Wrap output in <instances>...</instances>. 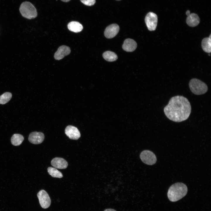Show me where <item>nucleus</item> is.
Instances as JSON below:
<instances>
[{"label":"nucleus","mask_w":211,"mask_h":211,"mask_svg":"<svg viewBox=\"0 0 211 211\" xmlns=\"http://www.w3.org/2000/svg\"><path fill=\"white\" fill-rule=\"evenodd\" d=\"M202 48L204 51L210 53L211 51V35L209 37L203 38L201 42Z\"/></svg>","instance_id":"obj_16"},{"label":"nucleus","mask_w":211,"mask_h":211,"mask_svg":"<svg viewBox=\"0 0 211 211\" xmlns=\"http://www.w3.org/2000/svg\"><path fill=\"white\" fill-rule=\"evenodd\" d=\"M187 16L186 22L189 26L194 27L197 26L199 23L200 19L197 14L193 13H191Z\"/></svg>","instance_id":"obj_14"},{"label":"nucleus","mask_w":211,"mask_h":211,"mask_svg":"<svg viewBox=\"0 0 211 211\" xmlns=\"http://www.w3.org/2000/svg\"><path fill=\"white\" fill-rule=\"evenodd\" d=\"M41 206L44 209L48 208L51 204V200L47 192L43 190H40L37 194Z\"/></svg>","instance_id":"obj_7"},{"label":"nucleus","mask_w":211,"mask_h":211,"mask_svg":"<svg viewBox=\"0 0 211 211\" xmlns=\"http://www.w3.org/2000/svg\"><path fill=\"white\" fill-rule=\"evenodd\" d=\"M12 94L9 92H6L0 96V104H4L8 102L12 97Z\"/></svg>","instance_id":"obj_20"},{"label":"nucleus","mask_w":211,"mask_h":211,"mask_svg":"<svg viewBox=\"0 0 211 211\" xmlns=\"http://www.w3.org/2000/svg\"><path fill=\"white\" fill-rule=\"evenodd\" d=\"M45 138L43 133L40 132H33L29 135L28 139L31 143L39 144L42 143Z\"/></svg>","instance_id":"obj_10"},{"label":"nucleus","mask_w":211,"mask_h":211,"mask_svg":"<svg viewBox=\"0 0 211 211\" xmlns=\"http://www.w3.org/2000/svg\"><path fill=\"white\" fill-rule=\"evenodd\" d=\"M145 21L149 30H156L157 25V16L155 13L149 12L145 16Z\"/></svg>","instance_id":"obj_6"},{"label":"nucleus","mask_w":211,"mask_h":211,"mask_svg":"<svg viewBox=\"0 0 211 211\" xmlns=\"http://www.w3.org/2000/svg\"><path fill=\"white\" fill-rule=\"evenodd\" d=\"M24 139L23 136L20 134H15L12 136L11 142L12 144L17 146L20 145Z\"/></svg>","instance_id":"obj_17"},{"label":"nucleus","mask_w":211,"mask_h":211,"mask_svg":"<svg viewBox=\"0 0 211 211\" xmlns=\"http://www.w3.org/2000/svg\"><path fill=\"white\" fill-rule=\"evenodd\" d=\"M119 29V27L117 24H111L106 28L104 32L105 36L107 38H112L117 34Z\"/></svg>","instance_id":"obj_9"},{"label":"nucleus","mask_w":211,"mask_h":211,"mask_svg":"<svg viewBox=\"0 0 211 211\" xmlns=\"http://www.w3.org/2000/svg\"><path fill=\"white\" fill-rule=\"evenodd\" d=\"M62 1L64 2H67L69 1L70 0H61Z\"/></svg>","instance_id":"obj_24"},{"label":"nucleus","mask_w":211,"mask_h":211,"mask_svg":"<svg viewBox=\"0 0 211 211\" xmlns=\"http://www.w3.org/2000/svg\"><path fill=\"white\" fill-rule=\"evenodd\" d=\"M67 27L69 30L74 33L79 32L83 29L82 25L79 23L75 21H72L69 23Z\"/></svg>","instance_id":"obj_15"},{"label":"nucleus","mask_w":211,"mask_h":211,"mask_svg":"<svg viewBox=\"0 0 211 211\" xmlns=\"http://www.w3.org/2000/svg\"><path fill=\"white\" fill-rule=\"evenodd\" d=\"M103 56L105 59L108 62H113L118 59L117 55L115 53L109 51L104 52Z\"/></svg>","instance_id":"obj_18"},{"label":"nucleus","mask_w":211,"mask_h":211,"mask_svg":"<svg viewBox=\"0 0 211 211\" xmlns=\"http://www.w3.org/2000/svg\"><path fill=\"white\" fill-rule=\"evenodd\" d=\"M71 52L70 48L65 45L59 47L55 53L54 58L56 60H59L65 56L69 55Z\"/></svg>","instance_id":"obj_11"},{"label":"nucleus","mask_w":211,"mask_h":211,"mask_svg":"<svg viewBox=\"0 0 211 211\" xmlns=\"http://www.w3.org/2000/svg\"><path fill=\"white\" fill-rule=\"evenodd\" d=\"M137 47V44L133 40L128 38L124 41L122 47L123 49L127 52H132L134 51Z\"/></svg>","instance_id":"obj_13"},{"label":"nucleus","mask_w":211,"mask_h":211,"mask_svg":"<svg viewBox=\"0 0 211 211\" xmlns=\"http://www.w3.org/2000/svg\"><path fill=\"white\" fill-rule=\"evenodd\" d=\"M51 164L56 169H63L67 168L68 165L67 162L64 159L60 157H55L51 161Z\"/></svg>","instance_id":"obj_12"},{"label":"nucleus","mask_w":211,"mask_h":211,"mask_svg":"<svg viewBox=\"0 0 211 211\" xmlns=\"http://www.w3.org/2000/svg\"><path fill=\"white\" fill-rule=\"evenodd\" d=\"M19 11L21 15L26 18L31 19L37 16V12L35 6L30 2L25 1L21 5Z\"/></svg>","instance_id":"obj_3"},{"label":"nucleus","mask_w":211,"mask_h":211,"mask_svg":"<svg viewBox=\"0 0 211 211\" xmlns=\"http://www.w3.org/2000/svg\"><path fill=\"white\" fill-rule=\"evenodd\" d=\"M188 188L186 185L182 183H177L169 188L167 196L171 201H177L184 197L187 193Z\"/></svg>","instance_id":"obj_2"},{"label":"nucleus","mask_w":211,"mask_h":211,"mask_svg":"<svg viewBox=\"0 0 211 211\" xmlns=\"http://www.w3.org/2000/svg\"><path fill=\"white\" fill-rule=\"evenodd\" d=\"M190 102L186 97L181 96L172 97L164 108V113L170 120L180 122L186 120L191 112Z\"/></svg>","instance_id":"obj_1"},{"label":"nucleus","mask_w":211,"mask_h":211,"mask_svg":"<svg viewBox=\"0 0 211 211\" xmlns=\"http://www.w3.org/2000/svg\"><path fill=\"white\" fill-rule=\"evenodd\" d=\"M65 133L69 139H78L81 136L80 133L77 128L72 125H68L66 127Z\"/></svg>","instance_id":"obj_8"},{"label":"nucleus","mask_w":211,"mask_h":211,"mask_svg":"<svg viewBox=\"0 0 211 211\" xmlns=\"http://www.w3.org/2000/svg\"><path fill=\"white\" fill-rule=\"evenodd\" d=\"M47 170L49 174L52 177L60 178L63 176L62 173L55 168L50 167Z\"/></svg>","instance_id":"obj_19"},{"label":"nucleus","mask_w":211,"mask_h":211,"mask_svg":"<svg viewBox=\"0 0 211 211\" xmlns=\"http://www.w3.org/2000/svg\"><path fill=\"white\" fill-rule=\"evenodd\" d=\"M191 91L196 95H201L205 93L208 88L206 84L200 80L193 78L191 79L189 83Z\"/></svg>","instance_id":"obj_4"},{"label":"nucleus","mask_w":211,"mask_h":211,"mask_svg":"<svg viewBox=\"0 0 211 211\" xmlns=\"http://www.w3.org/2000/svg\"><path fill=\"white\" fill-rule=\"evenodd\" d=\"M190 13V12L189 10H188L186 11V14L187 16Z\"/></svg>","instance_id":"obj_23"},{"label":"nucleus","mask_w":211,"mask_h":211,"mask_svg":"<svg viewBox=\"0 0 211 211\" xmlns=\"http://www.w3.org/2000/svg\"><path fill=\"white\" fill-rule=\"evenodd\" d=\"M81 2L86 5L91 6L94 4L96 0H80Z\"/></svg>","instance_id":"obj_21"},{"label":"nucleus","mask_w":211,"mask_h":211,"mask_svg":"<svg viewBox=\"0 0 211 211\" xmlns=\"http://www.w3.org/2000/svg\"><path fill=\"white\" fill-rule=\"evenodd\" d=\"M104 211H116L114 209H107L105 210Z\"/></svg>","instance_id":"obj_22"},{"label":"nucleus","mask_w":211,"mask_h":211,"mask_svg":"<svg viewBox=\"0 0 211 211\" xmlns=\"http://www.w3.org/2000/svg\"><path fill=\"white\" fill-rule=\"evenodd\" d=\"M140 157L142 161L148 165H153L156 161V158L155 154L149 150H144L140 154Z\"/></svg>","instance_id":"obj_5"}]
</instances>
